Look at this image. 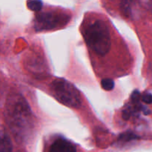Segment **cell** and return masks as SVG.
<instances>
[{"instance_id": "cell-2", "label": "cell", "mask_w": 152, "mask_h": 152, "mask_svg": "<svg viewBox=\"0 0 152 152\" xmlns=\"http://www.w3.org/2000/svg\"><path fill=\"white\" fill-rule=\"evenodd\" d=\"M83 37L87 45L99 56H105L111 49V34L103 20L95 19L87 23L83 29Z\"/></svg>"}, {"instance_id": "cell-4", "label": "cell", "mask_w": 152, "mask_h": 152, "mask_svg": "<svg viewBox=\"0 0 152 152\" xmlns=\"http://www.w3.org/2000/svg\"><path fill=\"white\" fill-rule=\"evenodd\" d=\"M69 17L64 14L45 12L37 15L35 19V29L37 31H48L62 27L68 23Z\"/></svg>"}, {"instance_id": "cell-1", "label": "cell", "mask_w": 152, "mask_h": 152, "mask_svg": "<svg viewBox=\"0 0 152 152\" xmlns=\"http://www.w3.org/2000/svg\"><path fill=\"white\" fill-rule=\"evenodd\" d=\"M7 120L15 136L22 139L33 126V115L29 105L20 94H14L9 99L7 104Z\"/></svg>"}, {"instance_id": "cell-10", "label": "cell", "mask_w": 152, "mask_h": 152, "mask_svg": "<svg viewBox=\"0 0 152 152\" xmlns=\"http://www.w3.org/2000/svg\"><path fill=\"white\" fill-rule=\"evenodd\" d=\"M114 82L110 78H105L101 81V86L105 91H111L114 89Z\"/></svg>"}, {"instance_id": "cell-8", "label": "cell", "mask_w": 152, "mask_h": 152, "mask_svg": "<svg viewBox=\"0 0 152 152\" xmlns=\"http://www.w3.org/2000/svg\"><path fill=\"white\" fill-rule=\"evenodd\" d=\"M42 4V1L41 0H28L27 1L28 8L32 11L38 12L41 10Z\"/></svg>"}, {"instance_id": "cell-13", "label": "cell", "mask_w": 152, "mask_h": 152, "mask_svg": "<svg viewBox=\"0 0 152 152\" xmlns=\"http://www.w3.org/2000/svg\"><path fill=\"white\" fill-rule=\"evenodd\" d=\"M151 80H152V63H151Z\"/></svg>"}, {"instance_id": "cell-7", "label": "cell", "mask_w": 152, "mask_h": 152, "mask_svg": "<svg viewBox=\"0 0 152 152\" xmlns=\"http://www.w3.org/2000/svg\"><path fill=\"white\" fill-rule=\"evenodd\" d=\"M134 0H123L122 2V10L126 16H132L133 15Z\"/></svg>"}, {"instance_id": "cell-12", "label": "cell", "mask_w": 152, "mask_h": 152, "mask_svg": "<svg viewBox=\"0 0 152 152\" xmlns=\"http://www.w3.org/2000/svg\"><path fill=\"white\" fill-rule=\"evenodd\" d=\"M149 5H150V9H151V13H152V0H149Z\"/></svg>"}, {"instance_id": "cell-9", "label": "cell", "mask_w": 152, "mask_h": 152, "mask_svg": "<svg viewBox=\"0 0 152 152\" xmlns=\"http://www.w3.org/2000/svg\"><path fill=\"white\" fill-rule=\"evenodd\" d=\"M138 138H139L138 136H137L133 132H127L120 134V136L119 137V140L123 142H129V141L134 140L138 139Z\"/></svg>"}, {"instance_id": "cell-6", "label": "cell", "mask_w": 152, "mask_h": 152, "mask_svg": "<svg viewBox=\"0 0 152 152\" xmlns=\"http://www.w3.org/2000/svg\"><path fill=\"white\" fill-rule=\"evenodd\" d=\"M0 152H13L10 139L5 133H0Z\"/></svg>"}, {"instance_id": "cell-3", "label": "cell", "mask_w": 152, "mask_h": 152, "mask_svg": "<svg viewBox=\"0 0 152 152\" xmlns=\"http://www.w3.org/2000/svg\"><path fill=\"white\" fill-rule=\"evenodd\" d=\"M53 96L63 105L71 108H79L82 104V97L78 89L65 79L53 80L50 86Z\"/></svg>"}, {"instance_id": "cell-5", "label": "cell", "mask_w": 152, "mask_h": 152, "mask_svg": "<svg viewBox=\"0 0 152 152\" xmlns=\"http://www.w3.org/2000/svg\"><path fill=\"white\" fill-rule=\"evenodd\" d=\"M50 152H77L75 145L65 139H58L53 142Z\"/></svg>"}, {"instance_id": "cell-11", "label": "cell", "mask_w": 152, "mask_h": 152, "mask_svg": "<svg viewBox=\"0 0 152 152\" xmlns=\"http://www.w3.org/2000/svg\"><path fill=\"white\" fill-rule=\"evenodd\" d=\"M141 100L146 105H151L152 104V94L148 92H145L141 94Z\"/></svg>"}]
</instances>
